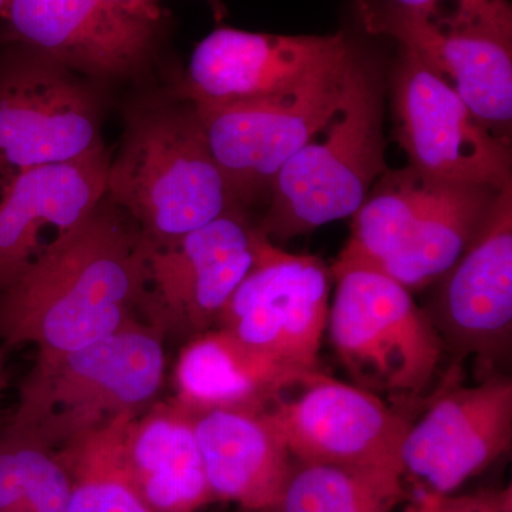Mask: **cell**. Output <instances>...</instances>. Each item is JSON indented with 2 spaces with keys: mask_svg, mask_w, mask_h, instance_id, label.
Masks as SVG:
<instances>
[{
  "mask_svg": "<svg viewBox=\"0 0 512 512\" xmlns=\"http://www.w3.org/2000/svg\"><path fill=\"white\" fill-rule=\"evenodd\" d=\"M143 291L140 229L106 197L0 291V339L39 357L73 352L137 319Z\"/></svg>",
  "mask_w": 512,
  "mask_h": 512,
  "instance_id": "obj_1",
  "label": "cell"
},
{
  "mask_svg": "<svg viewBox=\"0 0 512 512\" xmlns=\"http://www.w3.org/2000/svg\"><path fill=\"white\" fill-rule=\"evenodd\" d=\"M163 336L134 319L73 352L37 356L3 436L56 451L121 414L143 413L163 387Z\"/></svg>",
  "mask_w": 512,
  "mask_h": 512,
  "instance_id": "obj_2",
  "label": "cell"
},
{
  "mask_svg": "<svg viewBox=\"0 0 512 512\" xmlns=\"http://www.w3.org/2000/svg\"><path fill=\"white\" fill-rule=\"evenodd\" d=\"M181 100L134 111L110 161L107 197L150 245L244 211L208 150L194 107Z\"/></svg>",
  "mask_w": 512,
  "mask_h": 512,
  "instance_id": "obj_3",
  "label": "cell"
},
{
  "mask_svg": "<svg viewBox=\"0 0 512 512\" xmlns=\"http://www.w3.org/2000/svg\"><path fill=\"white\" fill-rule=\"evenodd\" d=\"M384 153L380 69L355 43L338 114L276 175L259 231L288 241L353 217L387 171Z\"/></svg>",
  "mask_w": 512,
  "mask_h": 512,
  "instance_id": "obj_4",
  "label": "cell"
},
{
  "mask_svg": "<svg viewBox=\"0 0 512 512\" xmlns=\"http://www.w3.org/2000/svg\"><path fill=\"white\" fill-rule=\"evenodd\" d=\"M333 276L338 289L329 308L330 340L357 386L403 400L426 392L444 343L412 292L375 269Z\"/></svg>",
  "mask_w": 512,
  "mask_h": 512,
  "instance_id": "obj_5",
  "label": "cell"
},
{
  "mask_svg": "<svg viewBox=\"0 0 512 512\" xmlns=\"http://www.w3.org/2000/svg\"><path fill=\"white\" fill-rule=\"evenodd\" d=\"M355 43L275 99L192 104L205 143L242 208L269 195L282 167L338 114Z\"/></svg>",
  "mask_w": 512,
  "mask_h": 512,
  "instance_id": "obj_6",
  "label": "cell"
},
{
  "mask_svg": "<svg viewBox=\"0 0 512 512\" xmlns=\"http://www.w3.org/2000/svg\"><path fill=\"white\" fill-rule=\"evenodd\" d=\"M396 140L409 167L434 183L503 191L512 185L511 140L476 119L453 87L406 47L392 70Z\"/></svg>",
  "mask_w": 512,
  "mask_h": 512,
  "instance_id": "obj_7",
  "label": "cell"
},
{
  "mask_svg": "<svg viewBox=\"0 0 512 512\" xmlns=\"http://www.w3.org/2000/svg\"><path fill=\"white\" fill-rule=\"evenodd\" d=\"M367 32L390 37L446 80L476 119L511 140L512 18L457 15L433 20L390 0H359Z\"/></svg>",
  "mask_w": 512,
  "mask_h": 512,
  "instance_id": "obj_8",
  "label": "cell"
},
{
  "mask_svg": "<svg viewBox=\"0 0 512 512\" xmlns=\"http://www.w3.org/2000/svg\"><path fill=\"white\" fill-rule=\"evenodd\" d=\"M330 274L318 256L286 252L258 228L254 262L218 316V328L295 369L318 372Z\"/></svg>",
  "mask_w": 512,
  "mask_h": 512,
  "instance_id": "obj_9",
  "label": "cell"
},
{
  "mask_svg": "<svg viewBox=\"0 0 512 512\" xmlns=\"http://www.w3.org/2000/svg\"><path fill=\"white\" fill-rule=\"evenodd\" d=\"M101 148L99 101L73 72L29 47L10 57L0 69V187Z\"/></svg>",
  "mask_w": 512,
  "mask_h": 512,
  "instance_id": "obj_10",
  "label": "cell"
},
{
  "mask_svg": "<svg viewBox=\"0 0 512 512\" xmlns=\"http://www.w3.org/2000/svg\"><path fill=\"white\" fill-rule=\"evenodd\" d=\"M254 227L232 211L175 241H143L140 309L163 332L192 338L210 330L254 262Z\"/></svg>",
  "mask_w": 512,
  "mask_h": 512,
  "instance_id": "obj_11",
  "label": "cell"
},
{
  "mask_svg": "<svg viewBox=\"0 0 512 512\" xmlns=\"http://www.w3.org/2000/svg\"><path fill=\"white\" fill-rule=\"evenodd\" d=\"M299 396L281 397L266 414L298 463L384 468L404 476L400 451L409 421L377 394L319 375L306 377Z\"/></svg>",
  "mask_w": 512,
  "mask_h": 512,
  "instance_id": "obj_12",
  "label": "cell"
},
{
  "mask_svg": "<svg viewBox=\"0 0 512 512\" xmlns=\"http://www.w3.org/2000/svg\"><path fill=\"white\" fill-rule=\"evenodd\" d=\"M349 43L343 32L285 36L215 29L195 46L180 97L192 104H235L285 96Z\"/></svg>",
  "mask_w": 512,
  "mask_h": 512,
  "instance_id": "obj_13",
  "label": "cell"
},
{
  "mask_svg": "<svg viewBox=\"0 0 512 512\" xmlns=\"http://www.w3.org/2000/svg\"><path fill=\"white\" fill-rule=\"evenodd\" d=\"M512 382L490 379L440 396L416 424L400 451L404 476L430 493L450 495L510 451Z\"/></svg>",
  "mask_w": 512,
  "mask_h": 512,
  "instance_id": "obj_14",
  "label": "cell"
},
{
  "mask_svg": "<svg viewBox=\"0 0 512 512\" xmlns=\"http://www.w3.org/2000/svg\"><path fill=\"white\" fill-rule=\"evenodd\" d=\"M16 39L70 72L127 76L153 55L157 23L124 15L104 0H12Z\"/></svg>",
  "mask_w": 512,
  "mask_h": 512,
  "instance_id": "obj_15",
  "label": "cell"
},
{
  "mask_svg": "<svg viewBox=\"0 0 512 512\" xmlns=\"http://www.w3.org/2000/svg\"><path fill=\"white\" fill-rule=\"evenodd\" d=\"M106 150L69 163L30 168L0 187V291L107 197Z\"/></svg>",
  "mask_w": 512,
  "mask_h": 512,
  "instance_id": "obj_16",
  "label": "cell"
},
{
  "mask_svg": "<svg viewBox=\"0 0 512 512\" xmlns=\"http://www.w3.org/2000/svg\"><path fill=\"white\" fill-rule=\"evenodd\" d=\"M443 278L431 319L443 343L466 355L504 352L512 330V185L500 192L483 231Z\"/></svg>",
  "mask_w": 512,
  "mask_h": 512,
  "instance_id": "obj_17",
  "label": "cell"
},
{
  "mask_svg": "<svg viewBox=\"0 0 512 512\" xmlns=\"http://www.w3.org/2000/svg\"><path fill=\"white\" fill-rule=\"evenodd\" d=\"M192 414L215 501H231L247 511H274L293 464L266 409H211Z\"/></svg>",
  "mask_w": 512,
  "mask_h": 512,
  "instance_id": "obj_18",
  "label": "cell"
},
{
  "mask_svg": "<svg viewBox=\"0 0 512 512\" xmlns=\"http://www.w3.org/2000/svg\"><path fill=\"white\" fill-rule=\"evenodd\" d=\"M311 375L218 328L194 336L181 350L174 372L175 399L191 413L264 410Z\"/></svg>",
  "mask_w": 512,
  "mask_h": 512,
  "instance_id": "obj_19",
  "label": "cell"
},
{
  "mask_svg": "<svg viewBox=\"0 0 512 512\" xmlns=\"http://www.w3.org/2000/svg\"><path fill=\"white\" fill-rule=\"evenodd\" d=\"M126 456L138 493L151 512H197L214 503L194 414L175 397L151 404L131 420Z\"/></svg>",
  "mask_w": 512,
  "mask_h": 512,
  "instance_id": "obj_20",
  "label": "cell"
},
{
  "mask_svg": "<svg viewBox=\"0 0 512 512\" xmlns=\"http://www.w3.org/2000/svg\"><path fill=\"white\" fill-rule=\"evenodd\" d=\"M500 192L441 184L407 241L375 271L410 292L443 278L483 231Z\"/></svg>",
  "mask_w": 512,
  "mask_h": 512,
  "instance_id": "obj_21",
  "label": "cell"
},
{
  "mask_svg": "<svg viewBox=\"0 0 512 512\" xmlns=\"http://www.w3.org/2000/svg\"><path fill=\"white\" fill-rule=\"evenodd\" d=\"M440 185L410 167L386 171L353 215L352 232L330 269L332 275L379 268L410 237Z\"/></svg>",
  "mask_w": 512,
  "mask_h": 512,
  "instance_id": "obj_22",
  "label": "cell"
},
{
  "mask_svg": "<svg viewBox=\"0 0 512 512\" xmlns=\"http://www.w3.org/2000/svg\"><path fill=\"white\" fill-rule=\"evenodd\" d=\"M124 413L56 450L70 483V512H151L144 503L126 456Z\"/></svg>",
  "mask_w": 512,
  "mask_h": 512,
  "instance_id": "obj_23",
  "label": "cell"
},
{
  "mask_svg": "<svg viewBox=\"0 0 512 512\" xmlns=\"http://www.w3.org/2000/svg\"><path fill=\"white\" fill-rule=\"evenodd\" d=\"M403 474L384 468L298 463L276 512H392L404 498Z\"/></svg>",
  "mask_w": 512,
  "mask_h": 512,
  "instance_id": "obj_24",
  "label": "cell"
},
{
  "mask_svg": "<svg viewBox=\"0 0 512 512\" xmlns=\"http://www.w3.org/2000/svg\"><path fill=\"white\" fill-rule=\"evenodd\" d=\"M5 437L12 440L18 456L26 512H70L69 477L55 451L33 441Z\"/></svg>",
  "mask_w": 512,
  "mask_h": 512,
  "instance_id": "obj_25",
  "label": "cell"
},
{
  "mask_svg": "<svg viewBox=\"0 0 512 512\" xmlns=\"http://www.w3.org/2000/svg\"><path fill=\"white\" fill-rule=\"evenodd\" d=\"M390 2L421 18L433 20L450 18L457 13L512 18V9L508 0H390Z\"/></svg>",
  "mask_w": 512,
  "mask_h": 512,
  "instance_id": "obj_26",
  "label": "cell"
},
{
  "mask_svg": "<svg viewBox=\"0 0 512 512\" xmlns=\"http://www.w3.org/2000/svg\"><path fill=\"white\" fill-rule=\"evenodd\" d=\"M0 512H26L25 488L15 446L0 437Z\"/></svg>",
  "mask_w": 512,
  "mask_h": 512,
  "instance_id": "obj_27",
  "label": "cell"
},
{
  "mask_svg": "<svg viewBox=\"0 0 512 512\" xmlns=\"http://www.w3.org/2000/svg\"><path fill=\"white\" fill-rule=\"evenodd\" d=\"M437 512H512L511 487L467 495H440Z\"/></svg>",
  "mask_w": 512,
  "mask_h": 512,
  "instance_id": "obj_28",
  "label": "cell"
},
{
  "mask_svg": "<svg viewBox=\"0 0 512 512\" xmlns=\"http://www.w3.org/2000/svg\"><path fill=\"white\" fill-rule=\"evenodd\" d=\"M114 9L120 10L130 18L144 20V22L160 23V0H104Z\"/></svg>",
  "mask_w": 512,
  "mask_h": 512,
  "instance_id": "obj_29",
  "label": "cell"
},
{
  "mask_svg": "<svg viewBox=\"0 0 512 512\" xmlns=\"http://www.w3.org/2000/svg\"><path fill=\"white\" fill-rule=\"evenodd\" d=\"M439 500L440 495L430 493H424L421 495L420 500L417 501L416 508H414L413 512H437L439 511Z\"/></svg>",
  "mask_w": 512,
  "mask_h": 512,
  "instance_id": "obj_30",
  "label": "cell"
},
{
  "mask_svg": "<svg viewBox=\"0 0 512 512\" xmlns=\"http://www.w3.org/2000/svg\"><path fill=\"white\" fill-rule=\"evenodd\" d=\"M205 2L210 6L215 19L221 20L224 19L225 15H227V9H225V5L222 3V0H205Z\"/></svg>",
  "mask_w": 512,
  "mask_h": 512,
  "instance_id": "obj_31",
  "label": "cell"
},
{
  "mask_svg": "<svg viewBox=\"0 0 512 512\" xmlns=\"http://www.w3.org/2000/svg\"><path fill=\"white\" fill-rule=\"evenodd\" d=\"M6 369H5V356H3V350L0 349V393L6 387Z\"/></svg>",
  "mask_w": 512,
  "mask_h": 512,
  "instance_id": "obj_32",
  "label": "cell"
},
{
  "mask_svg": "<svg viewBox=\"0 0 512 512\" xmlns=\"http://www.w3.org/2000/svg\"><path fill=\"white\" fill-rule=\"evenodd\" d=\"M10 2H12V0H0V16H2V18H5V13L9 8Z\"/></svg>",
  "mask_w": 512,
  "mask_h": 512,
  "instance_id": "obj_33",
  "label": "cell"
},
{
  "mask_svg": "<svg viewBox=\"0 0 512 512\" xmlns=\"http://www.w3.org/2000/svg\"><path fill=\"white\" fill-rule=\"evenodd\" d=\"M355 2H357V0H355Z\"/></svg>",
  "mask_w": 512,
  "mask_h": 512,
  "instance_id": "obj_34",
  "label": "cell"
}]
</instances>
